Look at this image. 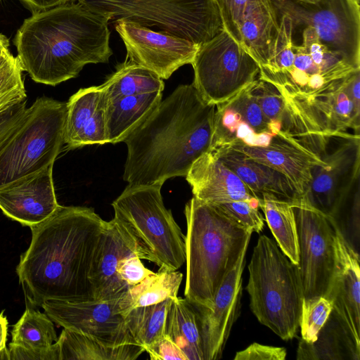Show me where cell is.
<instances>
[{
	"label": "cell",
	"mask_w": 360,
	"mask_h": 360,
	"mask_svg": "<svg viewBox=\"0 0 360 360\" xmlns=\"http://www.w3.org/2000/svg\"><path fill=\"white\" fill-rule=\"evenodd\" d=\"M105 222L91 207L59 205L30 227L31 243L16 268L27 304L94 300L90 276Z\"/></svg>",
	"instance_id": "obj_1"
},
{
	"label": "cell",
	"mask_w": 360,
	"mask_h": 360,
	"mask_svg": "<svg viewBox=\"0 0 360 360\" xmlns=\"http://www.w3.org/2000/svg\"><path fill=\"white\" fill-rule=\"evenodd\" d=\"M214 110L193 84L177 86L124 141L123 179L134 186H162L186 176L211 148Z\"/></svg>",
	"instance_id": "obj_2"
},
{
	"label": "cell",
	"mask_w": 360,
	"mask_h": 360,
	"mask_svg": "<svg viewBox=\"0 0 360 360\" xmlns=\"http://www.w3.org/2000/svg\"><path fill=\"white\" fill-rule=\"evenodd\" d=\"M109 20L83 4L68 2L32 14L13 44L23 71L55 86L77 77L89 63H105L112 54Z\"/></svg>",
	"instance_id": "obj_3"
},
{
	"label": "cell",
	"mask_w": 360,
	"mask_h": 360,
	"mask_svg": "<svg viewBox=\"0 0 360 360\" xmlns=\"http://www.w3.org/2000/svg\"><path fill=\"white\" fill-rule=\"evenodd\" d=\"M184 214L185 298L210 309L224 279L247 251L252 232L195 197L186 204Z\"/></svg>",
	"instance_id": "obj_4"
},
{
	"label": "cell",
	"mask_w": 360,
	"mask_h": 360,
	"mask_svg": "<svg viewBox=\"0 0 360 360\" xmlns=\"http://www.w3.org/2000/svg\"><path fill=\"white\" fill-rule=\"evenodd\" d=\"M250 307L257 320L284 340L296 337L303 292L297 265L266 235L259 237L248 265Z\"/></svg>",
	"instance_id": "obj_5"
},
{
	"label": "cell",
	"mask_w": 360,
	"mask_h": 360,
	"mask_svg": "<svg viewBox=\"0 0 360 360\" xmlns=\"http://www.w3.org/2000/svg\"><path fill=\"white\" fill-rule=\"evenodd\" d=\"M159 185H129L112 202L114 219L134 243L137 255L160 270L185 263V235L164 205Z\"/></svg>",
	"instance_id": "obj_6"
},
{
	"label": "cell",
	"mask_w": 360,
	"mask_h": 360,
	"mask_svg": "<svg viewBox=\"0 0 360 360\" xmlns=\"http://www.w3.org/2000/svg\"><path fill=\"white\" fill-rule=\"evenodd\" d=\"M67 103L37 98L0 148V187L51 165L62 151Z\"/></svg>",
	"instance_id": "obj_7"
},
{
	"label": "cell",
	"mask_w": 360,
	"mask_h": 360,
	"mask_svg": "<svg viewBox=\"0 0 360 360\" xmlns=\"http://www.w3.org/2000/svg\"><path fill=\"white\" fill-rule=\"evenodd\" d=\"M109 22L124 20L199 45L222 29L214 0H76Z\"/></svg>",
	"instance_id": "obj_8"
},
{
	"label": "cell",
	"mask_w": 360,
	"mask_h": 360,
	"mask_svg": "<svg viewBox=\"0 0 360 360\" xmlns=\"http://www.w3.org/2000/svg\"><path fill=\"white\" fill-rule=\"evenodd\" d=\"M191 65L192 84L202 98L214 105L239 93L259 74L258 63L224 29L200 45Z\"/></svg>",
	"instance_id": "obj_9"
},
{
	"label": "cell",
	"mask_w": 360,
	"mask_h": 360,
	"mask_svg": "<svg viewBox=\"0 0 360 360\" xmlns=\"http://www.w3.org/2000/svg\"><path fill=\"white\" fill-rule=\"evenodd\" d=\"M290 203L297 226V269L304 299L327 297L336 266V229L330 218L305 196Z\"/></svg>",
	"instance_id": "obj_10"
},
{
	"label": "cell",
	"mask_w": 360,
	"mask_h": 360,
	"mask_svg": "<svg viewBox=\"0 0 360 360\" xmlns=\"http://www.w3.org/2000/svg\"><path fill=\"white\" fill-rule=\"evenodd\" d=\"M360 0H319L315 4L274 2L278 16L293 27H311L322 44L360 68Z\"/></svg>",
	"instance_id": "obj_11"
},
{
	"label": "cell",
	"mask_w": 360,
	"mask_h": 360,
	"mask_svg": "<svg viewBox=\"0 0 360 360\" xmlns=\"http://www.w3.org/2000/svg\"><path fill=\"white\" fill-rule=\"evenodd\" d=\"M293 48L290 66L264 79L278 89L288 104L316 95L360 70L322 44L311 27L304 29L302 44Z\"/></svg>",
	"instance_id": "obj_12"
},
{
	"label": "cell",
	"mask_w": 360,
	"mask_h": 360,
	"mask_svg": "<svg viewBox=\"0 0 360 360\" xmlns=\"http://www.w3.org/2000/svg\"><path fill=\"white\" fill-rule=\"evenodd\" d=\"M320 155L326 164L313 169L311 185L303 195L314 207L330 217L359 182V134H327Z\"/></svg>",
	"instance_id": "obj_13"
},
{
	"label": "cell",
	"mask_w": 360,
	"mask_h": 360,
	"mask_svg": "<svg viewBox=\"0 0 360 360\" xmlns=\"http://www.w3.org/2000/svg\"><path fill=\"white\" fill-rule=\"evenodd\" d=\"M248 86L215 105L210 148H264L280 133H288L264 115Z\"/></svg>",
	"instance_id": "obj_14"
},
{
	"label": "cell",
	"mask_w": 360,
	"mask_h": 360,
	"mask_svg": "<svg viewBox=\"0 0 360 360\" xmlns=\"http://www.w3.org/2000/svg\"><path fill=\"white\" fill-rule=\"evenodd\" d=\"M115 28L123 41L126 60L167 79L184 65L193 63L200 45L188 39L124 20Z\"/></svg>",
	"instance_id": "obj_15"
},
{
	"label": "cell",
	"mask_w": 360,
	"mask_h": 360,
	"mask_svg": "<svg viewBox=\"0 0 360 360\" xmlns=\"http://www.w3.org/2000/svg\"><path fill=\"white\" fill-rule=\"evenodd\" d=\"M288 105L312 133L353 129L359 134L360 70L316 95Z\"/></svg>",
	"instance_id": "obj_16"
},
{
	"label": "cell",
	"mask_w": 360,
	"mask_h": 360,
	"mask_svg": "<svg viewBox=\"0 0 360 360\" xmlns=\"http://www.w3.org/2000/svg\"><path fill=\"white\" fill-rule=\"evenodd\" d=\"M41 307L53 322L63 328L94 337L109 345L137 344L120 313L118 299L47 300Z\"/></svg>",
	"instance_id": "obj_17"
},
{
	"label": "cell",
	"mask_w": 360,
	"mask_h": 360,
	"mask_svg": "<svg viewBox=\"0 0 360 360\" xmlns=\"http://www.w3.org/2000/svg\"><path fill=\"white\" fill-rule=\"evenodd\" d=\"M246 252L219 288L210 309L193 305L197 314L204 360L221 359L233 325L240 313Z\"/></svg>",
	"instance_id": "obj_18"
},
{
	"label": "cell",
	"mask_w": 360,
	"mask_h": 360,
	"mask_svg": "<svg viewBox=\"0 0 360 360\" xmlns=\"http://www.w3.org/2000/svg\"><path fill=\"white\" fill-rule=\"evenodd\" d=\"M51 165L0 187V210L8 218L31 227L49 218L58 203Z\"/></svg>",
	"instance_id": "obj_19"
},
{
	"label": "cell",
	"mask_w": 360,
	"mask_h": 360,
	"mask_svg": "<svg viewBox=\"0 0 360 360\" xmlns=\"http://www.w3.org/2000/svg\"><path fill=\"white\" fill-rule=\"evenodd\" d=\"M135 253L134 242L116 220L106 221L90 276L94 300H117L127 291L129 286L119 277L117 267Z\"/></svg>",
	"instance_id": "obj_20"
},
{
	"label": "cell",
	"mask_w": 360,
	"mask_h": 360,
	"mask_svg": "<svg viewBox=\"0 0 360 360\" xmlns=\"http://www.w3.org/2000/svg\"><path fill=\"white\" fill-rule=\"evenodd\" d=\"M67 103L64 142L68 149L108 143L107 98L101 85L78 90Z\"/></svg>",
	"instance_id": "obj_21"
},
{
	"label": "cell",
	"mask_w": 360,
	"mask_h": 360,
	"mask_svg": "<svg viewBox=\"0 0 360 360\" xmlns=\"http://www.w3.org/2000/svg\"><path fill=\"white\" fill-rule=\"evenodd\" d=\"M185 177L193 197L208 204L257 198L211 149L194 162Z\"/></svg>",
	"instance_id": "obj_22"
},
{
	"label": "cell",
	"mask_w": 360,
	"mask_h": 360,
	"mask_svg": "<svg viewBox=\"0 0 360 360\" xmlns=\"http://www.w3.org/2000/svg\"><path fill=\"white\" fill-rule=\"evenodd\" d=\"M335 250L336 266L326 298L360 345V257L337 229Z\"/></svg>",
	"instance_id": "obj_23"
},
{
	"label": "cell",
	"mask_w": 360,
	"mask_h": 360,
	"mask_svg": "<svg viewBox=\"0 0 360 360\" xmlns=\"http://www.w3.org/2000/svg\"><path fill=\"white\" fill-rule=\"evenodd\" d=\"M261 200L271 196L292 202L302 196L292 182L281 172L231 148H210Z\"/></svg>",
	"instance_id": "obj_24"
},
{
	"label": "cell",
	"mask_w": 360,
	"mask_h": 360,
	"mask_svg": "<svg viewBox=\"0 0 360 360\" xmlns=\"http://www.w3.org/2000/svg\"><path fill=\"white\" fill-rule=\"evenodd\" d=\"M278 17L273 0H255L243 18L240 44L259 67L271 56L279 30Z\"/></svg>",
	"instance_id": "obj_25"
},
{
	"label": "cell",
	"mask_w": 360,
	"mask_h": 360,
	"mask_svg": "<svg viewBox=\"0 0 360 360\" xmlns=\"http://www.w3.org/2000/svg\"><path fill=\"white\" fill-rule=\"evenodd\" d=\"M296 359L360 360V345L355 341L343 320L333 309L313 342L307 343L300 339Z\"/></svg>",
	"instance_id": "obj_26"
},
{
	"label": "cell",
	"mask_w": 360,
	"mask_h": 360,
	"mask_svg": "<svg viewBox=\"0 0 360 360\" xmlns=\"http://www.w3.org/2000/svg\"><path fill=\"white\" fill-rule=\"evenodd\" d=\"M162 93L108 99L105 108L106 135L108 143H117L141 124L162 101Z\"/></svg>",
	"instance_id": "obj_27"
},
{
	"label": "cell",
	"mask_w": 360,
	"mask_h": 360,
	"mask_svg": "<svg viewBox=\"0 0 360 360\" xmlns=\"http://www.w3.org/2000/svg\"><path fill=\"white\" fill-rule=\"evenodd\" d=\"M56 343L59 360H135L145 352L137 344L109 345L67 328H63Z\"/></svg>",
	"instance_id": "obj_28"
},
{
	"label": "cell",
	"mask_w": 360,
	"mask_h": 360,
	"mask_svg": "<svg viewBox=\"0 0 360 360\" xmlns=\"http://www.w3.org/2000/svg\"><path fill=\"white\" fill-rule=\"evenodd\" d=\"M165 334L184 352L188 360H204L197 314L186 298L172 300L168 309Z\"/></svg>",
	"instance_id": "obj_29"
},
{
	"label": "cell",
	"mask_w": 360,
	"mask_h": 360,
	"mask_svg": "<svg viewBox=\"0 0 360 360\" xmlns=\"http://www.w3.org/2000/svg\"><path fill=\"white\" fill-rule=\"evenodd\" d=\"M183 274L176 271L160 270L147 276L138 284L129 288L118 299L120 313L123 316L129 310L153 305L167 299H174L181 283Z\"/></svg>",
	"instance_id": "obj_30"
},
{
	"label": "cell",
	"mask_w": 360,
	"mask_h": 360,
	"mask_svg": "<svg viewBox=\"0 0 360 360\" xmlns=\"http://www.w3.org/2000/svg\"><path fill=\"white\" fill-rule=\"evenodd\" d=\"M108 99L162 92L163 79L153 71L125 60L101 84Z\"/></svg>",
	"instance_id": "obj_31"
},
{
	"label": "cell",
	"mask_w": 360,
	"mask_h": 360,
	"mask_svg": "<svg viewBox=\"0 0 360 360\" xmlns=\"http://www.w3.org/2000/svg\"><path fill=\"white\" fill-rule=\"evenodd\" d=\"M259 208L282 252L295 264L299 262V246L297 226L292 207L290 202L271 196L259 200Z\"/></svg>",
	"instance_id": "obj_32"
},
{
	"label": "cell",
	"mask_w": 360,
	"mask_h": 360,
	"mask_svg": "<svg viewBox=\"0 0 360 360\" xmlns=\"http://www.w3.org/2000/svg\"><path fill=\"white\" fill-rule=\"evenodd\" d=\"M172 300L136 307L123 314L129 333L144 350L165 335L167 314Z\"/></svg>",
	"instance_id": "obj_33"
},
{
	"label": "cell",
	"mask_w": 360,
	"mask_h": 360,
	"mask_svg": "<svg viewBox=\"0 0 360 360\" xmlns=\"http://www.w3.org/2000/svg\"><path fill=\"white\" fill-rule=\"evenodd\" d=\"M11 334L12 343L27 347H47L58 340L51 319L46 313L30 307L13 326Z\"/></svg>",
	"instance_id": "obj_34"
},
{
	"label": "cell",
	"mask_w": 360,
	"mask_h": 360,
	"mask_svg": "<svg viewBox=\"0 0 360 360\" xmlns=\"http://www.w3.org/2000/svg\"><path fill=\"white\" fill-rule=\"evenodd\" d=\"M345 243L359 255L360 189L359 182L340 202L330 217Z\"/></svg>",
	"instance_id": "obj_35"
},
{
	"label": "cell",
	"mask_w": 360,
	"mask_h": 360,
	"mask_svg": "<svg viewBox=\"0 0 360 360\" xmlns=\"http://www.w3.org/2000/svg\"><path fill=\"white\" fill-rule=\"evenodd\" d=\"M279 17V30L271 56L266 65L259 67V77L262 79L283 72L294 59L292 22L286 15Z\"/></svg>",
	"instance_id": "obj_36"
},
{
	"label": "cell",
	"mask_w": 360,
	"mask_h": 360,
	"mask_svg": "<svg viewBox=\"0 0 360 360\" xmlns=\"http://www.w3.org/2000/svg\"><path fill=\"white\" fill-rule=\"evenodd\" d=\"M333 310L331 302L325 297L303 299L300 323L301 339L313 342Z\"/></svg>",
	"instance_id": "obj_37"
},
{
	"label": "cell",
	"mask_w": 360,
	"mask_h": 360,
	"mask_svg": "<svg viewBox=\"0 0 360 360\" xmlns=\"http://www.w3.org/2000/svg\"><path fill=\"white\" fill-rule=\"evenodd\" d=\"M22 72L18 58L13 54L0 65V110L27 97Z\"/></svg>",
	"instance_id": "obj_38"
},
{
	"label": "cell",
	"mask_w": 360,
	"mask_h": 360,
	"mask_svg": "<svg viewBox=\"0 0 360 360\" xmlns=\"http://www.w3.org/2000/svg\"><path fill=\"white\" fill-rule=\"evenodd\" d=\"M259 200L255 198L251 200L231 201L213 205L251 232L259 233L264 227V220L259 211Z\"/></svg>",
	"instance_id": "obj_39"
},
{
	"label": "cell",
	"mask_w": 360,
	"mask_h": 360,
	"mask_svg": "<svg viewBox=\"0 0 360 360\" xmlns=\"http://www.w3.org/2000/svg\"><path fill=\"white\" fill-rule=\"evenodd\" d=\"M214 1L220 14L223 29L240 44V28L243 18L255 0Z\"/></svg>",
	"instance_id": "obj_40"
},
{
	"label": "cell",
	"mask_w": 360,
	"mask_h": 360,
	"mask_svg": "<svg viewBox=\"0 0 360 360\" xmlns=\"http://www.w3.org/2000/svg\"><path fill=\"white\" fill-rule=\"evenodd\" d=\"M27 98L17 100L0 110V148L21 122L27 108Z\"/></svg>",
	"instance_id": "obj_41"
},
{
	"label": "cell",
	"mask_w": 360,
	"mask_h": 360,
	"mask_svg": "<svg viewBox=\"0 0 360 360\" xmlns=\"http://www.w3.org/2000/svg\"><path fill=\"white\" fill-rule=\"evenodd\" d=\"M153 272L143 265L136 253L123 258L117 267L119 277L129 287L138 284Z\"/></svg>",
	"instance_id": "obj_42"
},
{
	"label": "cell",
	"mask_w": 360,
	"mask_h": 360,
	"mask_svg": "<svg viewBox=\"0 0 360 360\" xmlns=\"http://www.w3.org/2000/svg\"><path fill=\"white\" fill-rule=\"evenodd\" d=\"M10 360H59L56 342L47 347H27L11 342L8 345Z\"/></svg>",
	"instance_id": "obj_43"
},
{
	"label": "cell",
	"mask_w": 360,
	"mask_h": 360,
	"mask_svg": "<svg viewBox=\"0 0 360 360\" xmlns=\"http://www.w3.org/2000/svg\"><path fill=\"white\" fill-rule=\"evenodd\" d=\"M285 347L264 345L253 342L247 348L236 352L234 360H285Z\"/></svg>",
	"instance_id": "obj_44"
},
{
	"label": "cell",
	"mask_w": 360,
	"mask_h": 360,
	"mask_svg": "<svg viewBox=\"0 0 360 360\" xmlns=\"http://www.w3.org/2000/svg\"><path fill=\"white\" fill-rule=\"evenodd\" d=\"M145 351L152 360H188L181 348L166 334Z\"/></svg>",
	"instance_id": "obj_45"
},
{
	"label": "cell",
	"mask_w": 360,
	"mask_h": 360,
	"mask_svg": "<svg viewBox=\"0 0 360 360\" xmlns=\"http://www.w3.org/2000/svg\"><path fill=\"white\" fill-rule=\"evenodd\" d=\"M32 14L76 0H20Z\"/></svg>",
	"instance_id": "obj_46"
},
{
	"label": "cell",
	"mask_w": 360,
	"mask_h": 360,
	"mask_svg": "<svg viewBox=\"0 0 360 360\" xmlns=\"http://www.w3.org/2000/svg\"><path fill=\"white\" fill-rule=\"evenodd\" d=\"M8 321L3 312L0 313V360H10L6 343L7 340Z\"/></svg>",
	"instance_id": "obj_47"
},
{
	"label": "cell",
	"mask_w": 360,
	"mask_h": 360,
	"mask_svg": "<svg viewBox=\"0 0 360 360\" xmlns=\"http://www.w3.org/2000/svg\"><path fill=\"white\" fill-rule=\"evenodd\" d=\"M11 54L8 47L0 49V65L4 63Z\"/></svg>",
	"instance_id": "obj_48"
},
{
	"label": "cell",
	"mask_w": 360,
	"mask_h": 360,
	"mask_svg": "<svg viewBox=\"0 0 360 360\" xmlns=\"http://www.w3.org/2000/svg\"><path fill=\"white\" fill-rule=\"evenodd\" d=\"M9 44L8 38L5 35L0 34V49L9 47Z\"/></svg>",
	"instance_id": "obj_49"
},
{
	"label": "cell",
	"mask_w": 360,
	"mask_h": 360,
	"mask_svg": "<svg viewBox=\"0 0 360 360\" xmlns=\"http://www.w3.org/2000/svg\"><path fill=\"white\" fill-rule=\"evenodd\" d=\"M294 1V2H300V3H305V4H315L318 2L319 0H273L274 2H283V1Z\"/></svg>",
	"instance_id": "obj_50"
}]
</instances>
